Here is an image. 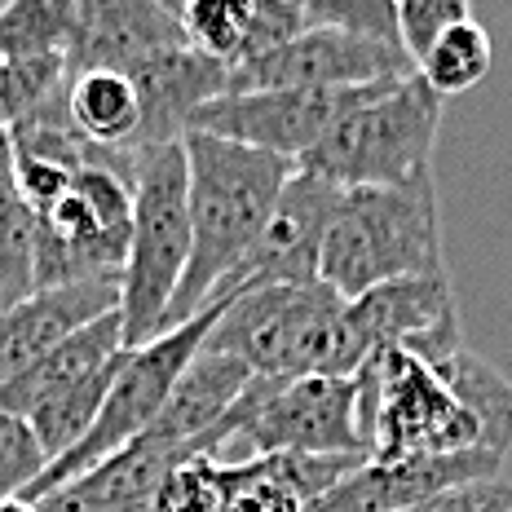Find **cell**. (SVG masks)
<instances>
[{
    "mask_svg": "<svg viewBox=\"0 0 512 512\" xmlns=\"http://www.w3.org/2000/svg\"><path fill=\"white\" fill-rule=\"evenodd\" d=\"M186 208H190V261L168 305L164 332L199 314L212 292L252 252L256 234L270 221L283 181L296 173L292 159L256 151L212 133H186Z\"/></svg>",
    "mask_w": 512,
    "mask_h": 512,
    "instance_id": "6da1fadb",
    "label": "cell"
},
{
    "mask_svg": "<svg viewBox=\"0 0 512 512\" xmlns=\"http://www.w3.org/2000/svg\"><path fill=\"white\" fill-rule=\"evenodd\" d=\"M345 305L323 279L243 287L226 301L204 349L248 362L252 376H358L362 354Z\"/></svg>",
    "mask_w": 512,
    "mask_h": 512,
    "instance_id": "7a4b0ae2",
    "label": "cell"
},
{
    "mask_svg": "<svg viewBox=\"0 0 512 512\" xmlns=\"http://www.w3.org/2000/svg\"><path fill=\"white\" fill-rule=\"evenodd\" d=\"M433 270H446L433 181L340 190L323 252H318V279L332 292L354 301L376 283Z\"/></svg>",
    "mask_w": 512,
    "mask_h": 512,
    "instance_id": "3957f363",
    "label": "cell"
},
{
    "mask_svg": "<svg viewBox=\"0 0 512 512\" xmlns=\"http://www.w3.org/2000/svg\"><path fill=\"white\" fill-rule=\"evenodd\" d=\"M446 98L420 71L384 80L318 137L301 168L349 186H429Z\"/></svg>",
    "mask_w": 512,
    "mask_h": 512,
    "instance_id": "277c9868",
    "label": "cell"
},
{
    "mask_svg": "<svg viewBox=\"0 0 512 512\" xmlns=\"http://www.w3.org/2000/svg\"><path fill=\"white\" fill-rule=\"evenodd\" d=\"M186 146L168 142L137 151L133 177V234L120 274V332L124 349L146 345L164 332L168 305L190 261V208H186Z\"/></svg>",
    "mask_w": 512,
    "mask_h": 512,
    "instance_id": "5b68a950",
    "label": "cell"
},
{
    "mask_svg": "<svg viewBox=\"0 0 512 512\" xmlns=\"http://www.w3.org/2000/svg\"><path fill=\"white\" fill-rule=\"evenodd\" d=\"M226 301L230 296H212V301L199 309V314H190L186 323L168 327V332H159L155 340H146V345L124 349L120 367H115V376H111V389H106V398H102L98 420H93L89 433H84L71 451H62L23 495L40 499V495H49V490L84 477L89 468H98L106 455L124 451V446L155 420V411L164 407V398L173 393L181 371L190 367V358L204 349V340H208L212 327H217Z\"/></svg>",
    "mask_w": 512,
    "mask_h": 512,
    "instance_id": "8992f818",
    "label": "cell"
},
{
    "mask_svg": "<svg viewBox=\"0 0 512 512\" xmlns=\"http://www.w3.org/2000/svg\"><path fill=\"white\" fill-rule=\"evenodd\" d=\"M358 420L371 460L468 451L482 446L473 411L455 398L433 362L407 349H380L358 367ZM486 451V446H482Z\"/></svg>",
    "mask_w": 512,
    "mask_h": 512,
    "instance_id": "52a82bcc",
    "label": "cell"
},
{
    "mask_svg": "<svg viewBox=\"0 0 512 512\" xmlns=\"http://www.w3.org/2000/svg\"><path fill=\"white\" fill-rule=\"evenodd\" d=\"M212 437H243L256 455H367L354 376H252Z\"/></svg>",
    "mask_w": 512,
    "mask_h": 512,
    "instance_id": "ba28073f",
    "label": "cell"
},
{
    "mask_svg": "<svg viewBox=\"0 0 512 512\" xmlns=\"http://www.w3.org/2000/svg\"><path fill=\"white\" fill-rule=\"evenodd\" d=\"M133 234V181L111 164H89L67 195L36 217V292L40 287L120 279Z\"/></svg>",
    "mask_w": 512,
    "mask_h": 512,
    "instance_id": "9c48e42d",
    "label": "cell"
},
{
    "mask_svg": "<svg viewBox=\"0 0 512 512\" xmlns=\"http://www.w3.org/2000/svg\"><path fill=\"white\" fill-rule=\"evenodd\" d=\"M384 84V80H380ZM380 84H354V89H243L221 93L190 115L186 133H212L230 142L256 146V151L283 155L292 164L318 146L349 106H358Z\"/></svg>",
    "mask_w": 512,
    "mask_h": 512,
    "instance_id": "30bf717a",
    "label": "cell"
},
{
    "mask_svg": "<svg viewBox=\"0 0 512 512\" xmlns=\"http://www.w3.org/2000/svg\"><path fill=\"white\" fill-rule=\"evenodd\" d=\"M415 62L398 40L358 36L345 27H305L252 67H234L226 93L243 89H354L411 76Z\"/></svg>",
    "mask_w": 512,
    "mask_h": 512,
    "instance_id": "8fae6325",
    "label": "cell"
},
{
    "mask_svg": "<svg viewBox=\"0 0 512 512\" xmlns=\"http://www.w3.org/2000/svg\"><path fill=\"white\" fill-rule=\"evenodd\" d=\"M345 314L362 362L380 354V349H407V354L442 367L455 349H464L451 270L376 283L362 296H354L345 305Z\"/></svg>",
    "mask_w": 512,
    "mask_h": 512,
    "instance_id": "7c38bea8",
    "label": "cell"
},
{
    "mask_svg": "<svg viewBox=\"0 0 512 512\" xmlns=\"http://www.w3.org/2000/svg\"><path fill=\"white\" fill-rule=\"evenodd\" d=\"M340 186L296 164V173L283 181L279 199L270 208V221L256 234L252 252L234 265V274L212 296H234L243 287L261 283H309L318 279V252H323L327 226H332Z\"/></svg>",
    "mask_w": 512,
    "mask_h": 512,
    "instance_id": "4fadbf2b",
    "label": "cell"
},
{
    "mask_svg": "<svg viewBox=\"0 0 512 512\" xmlns=\"http://www.w3.org/2000/svg\"><path fill=\"white\" fill-rule=\"evenodd\" d=\"M504 455L468 446V451H433V455H402V460H362L349 477L318 495L309 512H398L411 504L442 495L451 486L499 477Z\"/></svg>",
    "mask_w": 512,
    "mask_h": 512,
    "instance_id": "5bb4252c",
    "label": "cell"
},
{
    "mask_svg": "<svg viewBox=\"0 0 512 512\" xmlns=\"http://www.w3.org/2000/svg\"><path fill=\"white\" fill-rule=\"evenodd\" d=\"M137 93V133L128 151H155V146L181 142L190 128V115L204 102L221 98L230 84V71L217 58L190 49V45H168L146 58H137L124 71Z\"/></svg>",
    "mask_w": 512,
    "mask_h": 512,
    "instance_id": "9a60e30c",
    "label": "cell"
},
{
    "mask_svg": "<svg viewBox=\"0 0 512 512\" xmlns=\"http://www.w3.org/2000/svg\"><path fill=\"white\" fill-rule=\"evenodd\" d=\"M168 45H186L168 0H76L67 76L89 67L128 71L137 58Z\"/></svg>",
    "mask_w": 512,
    "mask_h": 512,
    "instance_id": "2e32d148",
    "label": "cell"
},
{
    "mask_svg": "<svg viewBox=\"0 0 512 512\" xmlns=\"http://www.w3.org/2000/svg\"><path fill=\"white\" fill-rule=\"evenodd\" d=\"M248 380H252L248 362L199 349V354L190 358V367L177 376L164 407L155 411V420L137 433V442L168 446V451H186V455H212L217 451L212 429H217L221 415L234 407V398L243 393Z\"/></svg>",
    "mask_w": 512,
    "mask_h": 512,
    "instance_id": "e0dca14e",
    "label": "cell"
},
{
    "mask_svg": "<svg viewBox=\"0 0 512 512\" xmlns=\"http://www.w3.org/2000/svg\"><path fill=\"white\" fill-rule=\"evenodd\" d=\"M120 309V279H84L62 287H40L27 301L0 314V384L27 371L62 336Z\"/></svg>",
    "mask_w": 512,
    "mask_h": 512,
    "instance_id": "ac0fdd59",
    "label": "cell"
},
{
    "mask_svg": "<svg viewBox=\"0 0 512 512\" xmlns=\"http://www.w3.org/2000/svg\"><path fill=\"white\" fill-rule=\"evenodd\" d=\"M124 349V332H120V309L98 314L93 323L76 327L71 336H62L53 349H45L27 371H18L14 380L0 384V411L5 415H23L31 407H40L45 398H53L58 389L76 384L80 376H89L93 367L111 362Z\"/></svg>",
    "mask_w": 512,
    "mask_h": 512,
    "instance_id": "d6986e66",
    "label": "cell"
},
{
    "mask_svg": "<svg viewBox=\"0 0 512 512\" xmlns=\"http://www.w3.org/2000/svg\"><path fill=\"white\" fill-rule=\"evenodd\" d=\"M67 111L71 124L80 128L89 142L128 151L137 133V93L124 71L111 67H89L67 76Z\"/></svg>",
    "mask_w": 512,
    "mask_h": 512,
    "instance_id": "ffe728a7",
    "label": "cell"
},
{
    "mask_svg": "<svg viewBox=\"0 0 512 512\" xmlns=\"http://www.w3.org/2000/svg\"><path fill=\"white\" fill-rule=\"evenodd\" d=\"M437 371H442V380L455 389V398L473 411L486 451L508 455L512 451V380L495 362L473 354V349H455Z\"/></svg>",
    "mask_w": 512,
    "mask_h": 512,
    "instance_id": "44dd1931",
    "label": "cell"
},
{
    "mask_svg": "<svg viewBox=\"0 0 512 512\" xmlns=\"http://www.w3.org/2000/svg\"><path fill=\"white\" fill-rule=\"evenodd\" d=\"M120 354L111 362H102V367H93L89 376H80L76 384L58 389L53 398L40 402V407L27 411V424H31V433H36L40 451L49 455V464L58 460L62 451H71V446L89 433V424L98 420L102 398H106V389H111V376H115V367H120Z\"/></svg>",
    "mask_w": 512,
    "mask_h": 512,
    "instance_id": "7402d4cb",
    "label": "cell"
},
{
    "mask_svg": "<svg viewBox=\"0 0 512 512\" xmlns=\"http://www.w3.org/2000/svg\"><path fill=\"white\" fill-rule=\"evenodd\" d=\"M490 67H495V40H490V31L482 23H473V18L446 27L442 36L424 49V58L415 62V71H420L442 98L477 89V84L490 76Z\"/></svg>",
    "mask_w": 512,
    "mask_h": 512,
    "instance_id": "603a6c76",
    "label": "cell"
},
{
    "mask_svg": "<svg viewBox=\"0 0 512 512\" xmlns=\"http://www.w3.org/2000/svg\"><path fill=\"white\" fill-rule=\"evenodd\" d=\"M76 0H5L0 5V58H67Z\"/></svg>",
    "mask_w": 512,
    "mask_h": 512,
    "instance_id": "cb8c5ba5",
    "label": "cell"
},
{
    "mask_svg": "<svg viewBox=\"0 0 512 512\" xmlns=\"http://www.w3.org/2000/svg\"><path fill=\"white\" fill-rule=\"evenodd\" d=\"M168 9L177 14V27L190 49L217 58L226 71L239 62L256 0H168Z\"/></svg>",
    "mask_w": 512,
    "mask_h": 512,
    "instance_id": "d4e9b609",
    "label": "cell"
},
{
    "mask_svg": "<svg viewBox=\"0 0 512 512\" xmlns=\"http://www.w3.org/2000/svg\"><path fill=\"white\" fill-rule=\"evenodd\" d=\"M67 89V58L40 53V58H0V124H18L49 106Z\"/></svg>",
    "mask_w": 512,
    "mask_h": 512,
    "instance_id": "484cf974",
    "label": "cell"
},
{
    "mask_svg": "<svg viewBox=\"0 0 512 512\" xmlns=\"http://www.w3.org/2000/svg\"><path fill=\"white\" fill-rule=\"evenodd\" d=\"M36 292V217L5 199L0 204V314Z\"/></svg>",
    "mask_w": 512,
    "mask_h": 512,
    "instance_id": "4316f807",
    "label": "cell"
},
{
    "mask_svg": "<svg viewBox=\"0 0 512 512\" xmlns=\"http://www.w3.org/2000/svg\"><path fill=\"white\" fill-rule=\"evenodd\" d=\"M155 512H221L226 508V464H217L212 455H190L168 468V477L159 482Z\"/></svg>",
    "mask_w": 512,
    "mask_h": 512,
    "instance_id": "83f0119b",
    "label": "cell"
},
{
    "mask_svg": "<svg viewBox=\"0 0 512 512\" xmlns=\"http://www.w3.org/2000/svg\"><path fill=\"white\" fill-rule=\"evenodd\" d=\"M305 27H345L358 36L398 40V0H292Z\"/></svg>",
    "mask_w": 512,
    "mask_h": 512,
    "instance_id": "f1b7e54d",
    "label": "cell"
},
{
    "mask_svg": "<svg viewBox=\"0 0 512 512\" xmlns=\"http://www.w3.org/2000/svg\"><path fill=\"white\" fill-rule=\"evenodd\" d=\"M49 468V455L40 451L36 433L23 415H5L0 411V499L23 495Z\"/></svg>",
    "mask_w": 512,
    "mask_h": 512,
    "instance_id": "f546056e",
    "label": "cell"
},
{
    "mask_svg": "<svg viewBox=\"0 0 512 512\" xmlns=\"http://www.w3.org/2000/svg\"><path fill=\"white\" fill-rule=\"evenodd\" d=\"M468 9L473 0H398V45L411 53V62H420L446 27L473 18Z\"/></svg>",
    "mask_w": 512,
    "mask_h": 512,
    "instance_id": "4dcf8cb0",
    "label": "cell"
},
{
    "mask_svg": "<svg viewBox=\"0 0 512 512\" xmlns=\"http://www.w3.org/2000/svg\"><path fill=\"white\" fill-rule=\"evenodd\" d=\"M296 31H305V18H301V9H296L292 0H256L248 40H243V53H239V62H234V67H252V62H261L265 53L283 49Z\"/></svg>",
    "mask_w": 512,
    "mask_h": 512,
    "instance_id": "1f68e13d",
    "label": "cell"
},
{
    "mask_svg": "<svg viewBox=\"0 0 512 512\" xmlns=\"http://www.w3.org/2000/svg\"><path fill=\"white\" fill-rule=\"evenodd\" d=\"M398 512H512V486L504 477H482V482L451 486L424 504L398 508Z\"/></svg>",
    "mask_w": 512,
    "mask_h": 512,
    "instance_id": "d6a6232c",
    "label": "cell"
},
{
    "mask_svg": "<svg viewBox=\"0 0 512 512\" xmlns=\"http://www.w3.org/2000/svg\"><path fill=\"white\" fill-rule=\"evenodd\" d=\"M14 199V137L0 124V204Z\"/></svg>",
    "mask_w": 512,
    "mask_h": 512,
    "instance_id": "836d02e7",
    "label": "cell"
}]
</instances>
